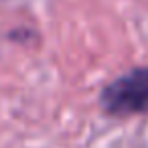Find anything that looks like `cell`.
Returning a JSON list of instances; mask_svg holds the SVG:
<instances>
[{
    "instance_id": "6da1fadb",
    "label": "cell",
    "mask_w": 148,
    "mask_h": 148,
    "mask_svg": "<svg viewBox=\"0 0 148 148\" xmlns=\"http://www.w3.org/2000/svg\"><path fill=\"white\" fill-rule=\"evenodd\" d=\"M99 103L112 116L148 112V67H136L106 85Z\"/></svg>"
}]
</instances>
